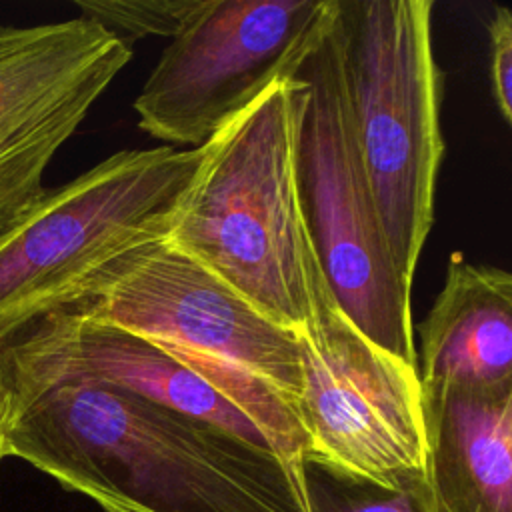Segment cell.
<instances>
[{
    "instance_id": "277c9868",
    "label": "cell",
    "mask_w": 512,
    "mask_h": 512,
    "mask_svg": "<svg viewBox=\"0 0 512 512\" xmlns=\"http://www.w3.org/2000/svg\"><path fill=\"white\" fill-rule=\"evenodd\" d=\"M200 148L118 150L0 232V344L90 298L126 254L164 240L192 186Z\"/></svg>"
},
{
    "instance_id": "3957f363",
    "label": "cell",
    "mask_w": 512,
    "mask_h": 512,
    "mask_svg": "<svg viewBox=\"0 0 512 512\" xmlns=\"http://www.w3.org/2000/svg\"><path fill=\"white\" fill-rule=\"evenodd\" d=\"M294 80L270 86L206 144L166 236L272 322L310 314L312 250L294 180Z\"/></svg>"
},
{
    "instance_id": "30bf717a",
    "label": "cell",
    "mask_w": 512,
    "mask_h": 512,
    "mask_svg": "<svg viewBox=\"0 0 512 512\" xmlns=\"http://www.w3.org/2000/svg\"><path fill=\"white\" fill-rule=\"evenodd\" d=\"M0 376L6 390L58 382L120 388L270 448L244 414L156 344L74 308L50 312L2 342Z\"/></svg>"
},
{
    "instance_id": "8992f818",
    "label": "cell",
    "mask_w": 512,
    "mask_h": 512,
    "mask_svg": "<svg viewBox=\"0 0 512 512\" xmlns=\"http://www.w3.org/2000/svg\"><path fill=\"white\" fill-rule=\"evenodd\" d=\"M294 180L312 250L340 310L368 340L416 368L412 284L392 258L356 144L336 0L324 38L298 74Z\"/></svg>"
},
{
    "instance_id": "9a60e30c",
    "label": "cell",
    "mask_w": 512,
    "mask_h": 512,
    "mask_svg": "<svg viewBox=\"0 0 512 512\" xmlns=\"http://www.w3.org/2000/svg\"><path fill=\"white\" fill-rule=\"evenodd\" d=\"M488 72L490 90L498 114L512 124V12L504 6L492 10L488 22Z\"/></svg>"
},
{
    "instance_id": "ba28073f",
    "label": "cell",
    "mask_w": 512,
    "mask_h": 512,
    "mask_svg": "<svg viewBox=\"0 0 512 512\" xmlns=\"http://www.w3.org/2000/svg\"><path fill=\"white\" fill-rule=\"evenodd\" d=\"M334 0H204L144 80L138 128L200 148L270 86L294 80L324 38Z\"/></svg>"
},
{
    "instance_id": "7a4b0ae2",
    "label": "cell",
    "mask_w": 512,
    "mask_h": 512,
    "mask_svg": "<svg viewBox=\"0 0 512 512\" xmlns=\"http://www.w3.org/2000/svg\"><path fill=\"white\" fill-rule=\"evenodd\" d=\"M74 310L156 344L244 414L284 462L302 466L294 330L266 318L170 240L122 256Z\"/></svg>"
},
{
    "instance_id": "6da1fadb",
    "label": "cell",
    "mask_w": 512,
    "mask_h": 512,
    "mask_svg": "<svg viewBox=\"0 0 512 512\" xmlns=\"http://www.w3.org/2000/svg\"><path fill=\"white\" fill-rule=\"evenodd\" d=\"M6 394V456L104 512H308L302 466L150 398L86 382Z\"/></svg>"
},
{
    "instance_id": "4fadbf2b",
    "label": "cell",
    "mask_w": 512,
    "mask_h": 512,
    "mask_svg": "<svg viewBox=\"0 0 512 512\" xmlns=\"http://www.w3.org/2000/svg\"><path fill=\"white\" fill-rule=\"evenodd\" d=\"M82 18L94 20L128 48L150 36L174 38L204 6V0H76Z\"/></svg>"
},
{
    "instance_id": "2e32d148",
    "label": "cell",
    "mask_w": 512,
    "mask_h": 512,
    "mask_svg": "<svg viewBox=\"0 0 512 512\" xmlns=\"http://www.w3.org/2000/svg\"><path fill=\"white\" fill-rule=\"evenodd\" d=\"M8 394L0 376V462L6 458V428H8Z\"/></svg>"
},
{
    "instance_id": "9c48e42d",
    "label": "cell",
    "mask_w": 512,
    "mask_h": 512,
    "mask_svg": "<svg viewBox=\"0 0 512 512\" xmlns=\"http://www.w3.org/2000/svg\"><path fill=\"white\" fill-rule=\"evenodd\" d=\"M130 60L82 16L0 26V232L42 198L48 164Z\"/></svg>"
},
{
    "instance_id": "7c38bea8",
    "label": "cell",
    "mask_w": 512,
    "mask_h": 512,
    "mask_svg": "<svg viewBox=\"0 0 512 512\" xmlns=\"http://www.w3.org/2000/svg\"><path fill=\"white\" fill-rule=\"evenodd\" d=\"M418 334L420 390L512 386V276L454 252Z\"/></svg>"
},
{
    "instance_id": "5b68a950",
    "label": "cell",
    "mask_w": 512,
    "mask_h": 512,
    "mask_svg": "<svg viewBox=\"0 0 512 512\" xmlns=\"http://www.w3.org/2000/svg\"><path fill=\"white\" fill-rule=\"evenodd\" d=\"M432 0H336L348 106L378 218L402 278L434 224L444 158Z\"/></svg>"
},
{
    "instance_id": "52a82bcc",
    "label": "cell",
    "mask_w": 512,
    "mask_h": 512,
    "mask_svg": "<svg viewBox=\"0 0 512 512\" xmlns=\"http://www.w3.org/2000/svg\"><path fill=\"white\" fill-rule=\"evenodd\" d=\"M294 334L304 460L386 490L418 486L426 468L418 372L344 316L318 262L310 314Z\"/></svg>"
},
{
    "instance_id": "5bb4252c",
    "label": "cell",
    "mask_w": 512,
    "mask_h": 512,
    "mask_svg": "<svg viewBox=\"0 0 512 512\" xmlns=\"http://www.w3.org/2000/svg\"><path fill=\"white\" fill-rule=\"evenodd\" d=\"M302 472L308 512H426L416 486L386 490L308 460Z\"/></svg>"
},
{
    "instance_id": "8fae6325",
    "label": "cell",
    "mask_w": 512,
    "mask_h": 512,
    "mask_svg": "<svg viewBox=\"0 0 512 512\" xmlns=\"http://www.w3.org/2000/svg\"><path fill=\"white\" fill-rule=\"evenodd\" d=\"M422 392L426 512H512V386Z\"/></svg>"
}]
</instances>
